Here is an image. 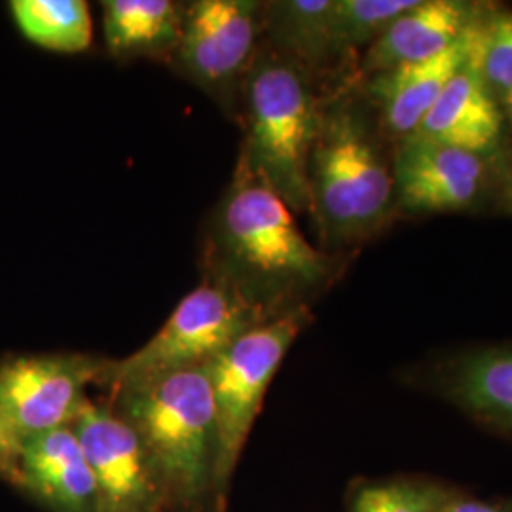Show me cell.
Here are the masks:
<instances>
[{"label":"cell","instance_id":"obj_8","mask_svg":"<svg viewBox=\"0 0 512 512\" xmlns=\"http://www.w3.org/2000/svg\"><path fill=\"white\" fill-rule=\"evenodd\" d=\"M109 359L84 353L16 355L0 361V425L16 440L73 425L88 387L103 382Z\"/></svg>","mask_w":512,"mask_h":512},{"label":"cell","instance_id":"obj_23","mask_svg":"<svg viewBox=\"0 0 512 512\" xmlns=\"http://www.w3.org/2000/svg\"><path fill=\"white\" fill-rule=\"evenodd\" d=\"M19 444L0 425V476L16 482Z\"/></svg>","mask_w":512,"mask_h":512},{"label":"cell","instance_id":"obj_5","mask_svg":"<svg viewBox=\"0 0 512 512\" xmlns=\"http://www.w3.org/2000/svg\"><path fill=\"white\" fill-rule=\"evenodd\" d=\"M266 311L211 275L184 296L145 346L110 361L101 387L114 395L165 374L207 365L239 336L270 321Z\"/></svg>","mask_w":512,"mask_h":512},{"label":"cell","instance_id":"obj_22","mask_svg":"<svg viewBox=\"0 0 512 512\" xmlns=\"http://www.w3.org/2000/svg\"><path fill=\"white\" fill-rule=\"evenodd\" d=\"M444 512H512V495L505 497H475L459 490L450 499Z\"/></svg>","mask_w":512,"mask_h":512},{"label":"cell","instance_id":"obj_7","mask_svg":"<svg viewBox=\"0 0 512 512\" xmlns=\"http://www.w3.org/2000/svg\"><path fill=\"white\" fill-rule=\"evenodd\" d=\"M262 37L264 2L196 0L184 8L181 40L167 65L238 116L243 80Z\"/></svg>","mask_w":512,"mask_h":512},{"label":"cell","instance_id":"obj_18","mask_svg":"<svg viewBox=\"0 0 512 512\" xmlns=\"http://www.w3.org/2000/svg\"><path fill=\"white\" fill-rule=\"evenodd\" d=\"M10 10L21 35L44 50L80 54L92 46V14L84 0H14Z\"/></svg>","mask_w":512,"mask_h":512},{"label":"cell","instance_id":"obj_15","mask_svg":"<svg viewBox=\"0 0 512 512\" xmlns=\"http://www.w3.org/2000/svg\"><path fill=\"white\" fill-rule=\"evenodd\" d=\"M465 65L463 38L446 52L374 74L366 92L378 107L385 131L404 139L420 128L452 76Z\"/></svg>","mask_w":512,"mask_h":512},{"label":"cell","instance_id":"obj_6","mask_svg":"<svg viewBox=\"0 0 512 512\" xmlns=\"http://www.w3.org/2000/svg\"><path fill=\"white\" fill-rule=\"evenodd\" d=\"M310 321L308 304L285 311L239 336L205 365L219 440L215 475L217 512L224 509L230 480L275 372Z\"/></svg>","mask_w":512,"mask_h":512},{"label":"cell","instance_id":"obj_1","mask_svg":"<svg viewBox=\"0 0 512 512\" xmlns=\"http://www.w3.org/2000/svg\"><path fill=\"white\" fill-rule=\"evenodd\" d=\"M202 274L232 287L270 317L304 306L340 262L313 247L293 211L238 156L203 236Z\"/></svg>","mask_w":512,"mask_h":512},{"label":"cell","instance_id":"obj_13","mask_svg":"<svg viewBox=\"0 0 512 512\" xmlns=\"http://www.w3.org/2000/svg\"><path fill=\"white\" fill-rule=\"evenodd\" d=\"M480 4L458 0H416L368 48L359 73H385L446 52L463 37Z\"/></svg>","mask_w":512,"mask_h":512},{"label":"cell","instance_id":"obj_10","mask_svg":"<svg viewBox=\"0 0 512 512\" xmlns=\"http://www.w3.org/2000/svg\"><path fill=\"white\" fill-rule=\"evenodd\" d=\"M391 171L395 202L410 213L469 209L488 184L486 158L420 135L401 139Z\"/></svg>","mask_w":512,"mask_h":512},{"label":"cell","instance_id":"obj_14","mask_svg":"<svg viewBox=\"0 0 512 512\" xmlns=\"http://www.w3.org/2000/svg\"><path fill=\"white\" fill-rule=\"evenodd\" d=\"M503 124L505 116L499 101L463 65L412 135L488 158L501 143Z\"/></svg>","mask_w":512,"mask_h":512},{"label":"cell","instance_id":"obj_17","mask_svg":"<svg viewBox=\"0 0 512 512\" xmlns=\"http://www.w3.org/2000/svg\"><path fill=\"white\" fill-rule=\"evenodd\" d=\"M103 37L114 59H164L183 33L184 8L173 0H103Z\"/></svg>","mask_w":512,"mask_h":512},{"label":"cell","instance_id":"obj_16","mask_svg":"<svg viewBox=\"0 0 512 512\" xmlns=\"http://www.w3.org/2000/svg\"><path fill=\"white\" fill-rule=\"evenodd\" d=\"M336 0L264 2L262 40L315 80L344 61L334 31Z\"/></svg>","mask_w":512,"mask_h":512},{"label":"cell","instance_id":"obj_19","mask_svg":"<svg viewBox=\"0 0 512 512\" xmlns=\"http://www.w3.org/2000/svg\"><path fill=\"white\" fill-rule=\"evenodd\" d=\"M461 38L465 65L486 84L503 109L512 92V10L480 6Z\"/></svg>","mask_w":512,"mask_h":512},{"label":"cell","instance_id":"obj_25","mask_svg":"<svg viewBox=\"0 0 512 512\" xmlns=\"http://www.w3.org/2000/svg\"><path fill=\"white\" fill-rule=\"evenodd\" d=\"M505 202L509 205V209L512 211V173L509 177V181L505 184Z\"/></svg>","mask_w":512,"mask_h":512},{"label":"cell","instance_id":"obj_12","mask_svg":"<svg viewBox=\"0 0 512 512\" xmlns=\"http://www.w3.org/2000/svg\"><path fill=\"white\" fill-rule=\"evenodd\" d=\"M16 484L52 512H95V480L73 427L19 442Z\"/></svg>","mask_w":512,"mask_h":512},{"label":"cell","instance_id":"obj_2","mask_svg":"<svg viewBox=\"0 0 512 512\" xmlns=\"http://www.w3.org/2000/svg\"><path fill=\"white\" fill-rule=\"evenodd\" d=\"M109 404L143 442L171 511L215 501L219 440L205 365L122 389Z\"/></svg>","mask_w":512,"mask_h":512},{"label":"cell","instance_id":"obj_21","mask_svg":"<svg viewBox=\"0 0 512 512\" xmlns=\"http://www.w3.org/2000/svg\"><path fill=\"white\" fill-rule=\"evenodd\" d=\"M416 0H336L334 31L342 57L368 48Z\"/></svg>","mask_w":512,"mask_h":512},{"label":"cell","instance_id":"obj_24","mask_svg":"<svg viewBox=\"0 0 512 512\" xmlns=\"http://www.w3.org/2000/svg\"><path fill=\"white\" fill-rule=\"evenodd\" d=\"M503 116H505V120L512 126V92L511 95L505 99V103H503Z\"/></svg>","mask_w":512,"mask_h":512},{"label":"cell","instance_id":"obj_3","mask_svg":"<svg viewBox=\"0 0 512 512\" xmlns=\"http://www.w3.org/2000/svg\"><path fill=\"white\" fill-rule=\"evenodd\" d=\"M308 177L310 215L329 247L376 234L391 215L393 171L365 112L346 90L321 101Z\"/></svg>","mask_w":512,"mask_h":512},{"label":"cell","instance_id":"obj_9","mask_svg":"<svg viewBox=\"0 0 512 512\" xmlns=\"http://www.w3.org/2000/svg\"><path fill=\"white\" fill-rule=\"evenodd\" d=\"M74 433L95 480V512L169 511L143 442L110 404L88 399Z\"/></svg>","mask_w":512,"mask_h":512},{"label":"cell","instance_id":"obj_20","mask_svg":"<svg viewBox=\"0 0 512 512\" xmlns=\"http://www.w3.org/2000/svg\"><path fill=\"white\" fill-rule=\"evenodd\" d=\"M454 484L423 475L363 478L349 488L346 512H444Z\"/></svg>","mask_w":512,"mask_h":512},{"label":"cell","instance_id":"obj_4","mask_svg":"<svg viewBox=\"0 0 512 512\" xmlns=\"http://www.w3.org/2000/svg\"><path fill=\"white\" fill-rule=\"evenodd\" d=\"M321 101L313 78L264 40L243 80L239 158L293 213H310V158Z\"/></svg>","mask_w":512,"mask_h":512},{"label":"cell","instance_id":"obj_11","mask_svg":"<svg viewBox=\"0 0 512 512\" xmlns=\"http://www.w3.org/2000/svg\"><path fill=\"white\" fill-rule=\"evenodd\" d=\"M425 385L480 427L512 440V344L454 353L425 372Z\"/></svg>","mask_w":512,"mask_h":512}]
</instances>
